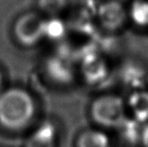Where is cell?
<instances>
[{
	"label": "cell",
	"instance_id": "6da1fadb",
	"mask_svg": "<svg viewBox=\"0 0 148 147\" xmlns=\"http://www.w3.org/2000/svg\"><path fill=\"white\" fill-rule=\"evenodd\" d=\"M38 104L33 93L23 86L5 88L0 93V126L19 133L29 131L36 123Z\"/></svg>",
	"mask_w": 148,
	"mask_h": 147
},
{
	"label": "cell",
	"instance_id": "7a4b0ae2",
	"mask_svg": "<svg viewBox=\"0 0 148 147\" xmlns=\"http://www.w3.org/2000/svg\"><path fill=\"white\" fill-rule=\"evenodd\" d=\"M88 114L93 126L114 131L127 118L125 97L114 92H101L90 101Z\"/></svg>",
	"mask_w": 148,
	"mask_h": 147
},
{
	"label": "cell",
	"instance_id": "3957f363",
	"mask_svg": "<svg viewBox=\"0 0 148 147\" xmlns=\"http://www.w3.org/2000/svg\"><path fill=\"white\" fill-rule=\"evenodd\" d=\"M41 68L44 79L56 88L70 87L79 80L78 62L57 50L44 59Z\"/></svg>",
	"mask_w": 148,
	"mask_h": 147
},
{
	"label": "cell",
	"instance_id": "277c9868",
	"mask_svg": "<svg viewBox=\"0 0 148 147\" xmlns=\"http://www.w3.org/2000/svg\"><path fill=\"white\" fill-rule=\"evenodd\" d=\"M114 75L110 60L96 50L89 52L78 61L79 80L90 88H101Z\"/></svg>",
	"mask_w": 148,
	"mask_h": 147
},
{
	"label": "cell",
	"instance_id": "5b68a950",
	"mask_svg": "<svg viewBox=\"0 0 148 147\" xmlns=\"http://www.w3.org/2000/svg\"><path fill=\"white\" fill-rule=\"evenodd\" d=\"M12 32L18 45L33 48L45 39L46 21L37 13H26L16 20Z\"/></svg>",
	"mask_w": 148,
	"mask_h": 147
},
{
	"label": "cell",
	"instance_id": "8992f818",
	"mask_svg": "<svg viewBox=\"0 0 148 147\" xmlns=\"http://www.w3.org/2000/svg\"><path fill=\"white\" fill-rule=\"evenodd\" d=\"M116 77L128 93L148 88V64L135 57L126 59L116 71Z\"/></svg>",
	"mask_w": 148,
	"mask_h": 147
},
{
	"label": "cell",
	"instance_id": "52a82bcc",
	"mask_svg": "<svg viewBox=\"0 0 148 147\" xmlns=\"http://www.w3.org/2000/svg\"><path fill=\"white\" fill-rule=\"evenodd\" d=\"M60 140L59 126L54 120L46 119L29 131L23 147H60Z\"/></svg>",
	"mask_w": 148,
	"mask_h": 147
},
{
	"label": "cell",
	"instance_id": "ba28073f",
	"mask_svg": "<svg viewBox=\"0 0 148 147\" xmlns=\"http://www.w3.org/2000/svg\"><path fill=\"white\" fill-rule=\"evenodd\" d=\"M144 126L145 124L127 117L114 130L117 146L119 147H141Z\"/></svg>",
	"mask_w": 148,
	"mask_h": 147
},
{
	"label": "cell",
	"instance_id": "9c48e42d",
	"mask_svg": "<svg viewBox=\"0 0 148 147\" xmlns=\"http://www.w3.org/2000/svg\"><path fill=\"white\" fill-rule=\"evenodd\" d=\"M125 101L128 118L141 124L148 123V88L129 92Z\"/></svg>",
	"mask_w": 148,
	"mask_h": 147
},
{
	"label": "cell",
	"instance_id": "30bf717a",
	"mask_svg": "<svg viewBox=\"0 0 148 147\" xmlns=\"http://www.w3.org/2000/svg\"><path fill=\"white\" fill-rule=\"evenodd\" d=\"M113 141L108 131L95 126L81 130L74 140V147H112Z\"/></svg>",
	"mask_w": 148,
	"mask_h": 147
},
{
	"label": "cell",
	"instance_id": "8fae6325",
	"mask_svg": "<svg viewBox=\"0 0 148 147\" xmlns=\"http://www.w3.org/2000/svg\"><path fill=\"white\" fill-rule=\"evenodd\" d=\"M66 3L65 0H42L41 1V9L48 13L54 16L55 14L62 11Z\"/></svg>",
	"mask_w": 148,
	"mask_h": 147
},
{
	"label": "cell",
	"instance_id": "7c38bea8",
	"mask_svg": "<svg viewBox=\"0 0 148 147\" xmlns=\"http://www.w3.org/2000/svg\"><path fill=\"white\" fill-rule=\"evenodd\" d=\"M141 147H148V123L145 124V126H144Z\"/></svg>",
	"mask_w": 148,
	"mask_h": 147
},
{
	"label": "cell",
	"instance_id": "4fadbf2b",
	"mask_svg": "<svg viewBox=\"0 0 148 147\" xmlns=\"http://www.w3.org/2000/svg\"><path fill=\"white\" fill-rule=\"evenodd\" d=\"M3 84H4V78H3V71L0 69V93L4 89L3 88Z\"/></svg>",
	"mask_w": 148,
	"mask_h": 147
}]
</instances>
